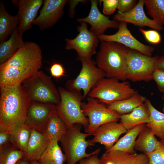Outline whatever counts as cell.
<instances>
[{
    "label": "cell",
    "mask_w": 164,
    "mask_h": 164,
    "mask_svg": "<svg viewBox=\"0 0 164 164\" xmlns=\"http://www.w3.org/2000/svg\"><path fill=\"white\" fill-rule=\"evenodd\" d=\"M42 57L40 47L36 43L24 42L14 55L0 64V87L22 84L39 71Z\"/></svg>",
    "instance_id": "obj_1"
},
{
    "label": "cell",
    "mask_w": 164,
    "mask_h": 164,
    "mask_svg": "<svg viewBox=\"0 0 164 164\" xmlns=\"http://www.w3.org/2000/svg\"><path fill=\"white\" fill-rule=\"evenodd\" d=\"M0 132H11L24 124L31 103L22 84L0 87Z\"/></svg>",
    "instance_id": "obj_2"
},
{
    "label": "cell",
    "mask_w": 164,
    "mask_h": 164,
    "mask_svg": "<svg viewBox=\"0 0 164 164\" xmlns=\"http://www.w3.org/2000/svg\"><path fill=\"white\" fill-rule=\"evenodd\" d=\"M130 50L115 42L101 41L100 50L96 57V65L105 72L107 77L125 81Z\"/></svg>",
    "instance_id": "obj_3"
},
{
    "label": "cell",
    "mask_w": 164,
    "mask_h": 164,
    "mask_svg": "<svg viewBox=\"0 0 164 164\" xmlns=\"http://www.w3.org/2000/svg\"><path fill=\"white\" fill-rule=\"evenodd\" d=\"M58 89L60 100L56 105V111L68 129L77 124L82 125L86 129L88 121L82 109V101L85 98L83 94L80 92L68 91L61 87Z\"/></svg>",
    "instance_id": "obj_4"
},
{
    "label": "cell",
    "mask_w": 164,
    "mask_h": 164,
    "mask_svg": "<svg viewBox=\"0 0 164 164\" xmlns=\"http://www.w3.org/2000/svg\"><path fill=\"white\" fill-rule=\"evenodd\" d=\"M31 101L56 105L60 101L58 89L50 77L42 71H39L22 83Z\"/></svg>",
    "instance_id": "obj_5"
},
{
    "label": "cell",
    "mask_w": 164,
    "mask_h": 164,
    "mask_svg": "<svg viewBox=\"0 0 164 164\" xmlns=\"http://www.w3.org/2000/svg\"><path fill=\"white\" fill-rule=\"evenodd\" d=\"M119 80L114 77L101 79L92 88L88 97L108 105L128 98L137 92L131 87L128 81Z\"/></svg>",
    "instance_id": "obj_6"
},
{
    "label": "cell",
    "mask_w": 164,
    "mask_h": 164,
    "mask_svg": "<svg viewBox=\"0 0 164 164\" xmlns=\"http://www.w3.org/2000/svg\"><path fill=\"white\" fill-rule=\"evenodd\" d=\"M91 135V134L82 132L80 128L74 125L68 129L67 132L60 141L66 157L67 164H76L82 159L98 154L101 150V148L90 153L86 152L88 147L94 145L90 140H86L87 137Z\"/></svg>",
    "instance_id": "obj_7"
},
{
    "label": "cell",
    "mask_w": 164,
    "mask_h": 164,
    "mask_svg": "<svg viewBox=\"0 0 164 164\" xmlns=\"http://www.w3.org/2000/svg\"><path fill=\"white\" fill-rule=\"evenodd\" d=\"M77 58L81 63V69L76 78L67 80L66 89L80 92L82 90L85 97L99 80L106 77V74L97 66L95 60L84 58Z\"/></svg>",
    "instance_id": "obj_8"
},
{
    "label": "cell",
    "mask_w": 164,
    "mask_h": 164,
    "mask_svg": "<svg viewBox=\"0 0 164 164\" xmlns=\"http://www.w3.org/2000/svg\"><path fill=\"white\" fill-rule=\"evenodd\" d=\"M159 57L157 55L147 56L130 49L126 71V79L133 82H149L152 80V75Z\"/></svg>",
    "instance_id": "obj_9"
},
{
    "label": "cell",
    "mask_w": 164,
    "mask_h": 164,
    "mask_svg": "<svg viewBox=\"0 0 164 164\" xmlns=\"http://www.w3.org/2000/svg\"><path fill=\"white\" fill-rule=\"evenodd\" d=\"M81 107L88 121L86 132L92 135L101 125L110 122L118 121L120 119L121 115L100 103L95 98L88 97L87 103L83 102Z\"/></svg>",
    "instance_id": "obj_10"
},
{
    "label": "cell",
    "mask_w": 164,
    "mask_h": 164,
    "mask_svg": "<svg viewBox=\"0 0 164 164\" xmlns=\"http://www.w3.org/2000/svg\"><path fill=\"white\" fill-rule=\"evenodd\" d=\"M80 23V25L77 28L79 33L77 36L73 39H65V49L75 50L77 58L92 59V56L97 53L96 49L99 40L88 29L86 23Z\"/></svg>",
    "instance_id": "obj_11"
},
{
    "label": "cell",
    "mask_w": 164,
    "mask_h": 164,
    "mask_svg": "<svg viewBox=\"0 0 164 164\" xmlns=\"http://www.w3.org/2000/svg\"><path fill=\"white\" fill-rule=\"evenodd\" d=\"M118 30L115 33L111 35L104 34L97 36L101 41L114 42L122 44L128 48L136 50L141 53L151 56L154 50L153 47L140 42L131 34L128 29L127 23L119 22Z\"/></svg>",
    "instance_id": "obj_12"
},
{
    "label": "cell",
    "mask_w": 164,
    "mask_h": 164,
    "mask_svg": "<svg viewBox=\"0 0 164 164\" xmlns=\"http://www.w3.org/2000/svg\"><path fill=\"white\" fill-rule=\"evenodd\" d=\"M67 0H45L38 16L32 24L37 26L41 31L53 26L63 16Z\"/></svg>",
    "instance_id": "obj_13"
},
{
    "label": "cell",
    "mask_w": 164,
    "mask_h": 164,
    "mask_svg": "<svg viewBox=\"0 0 164 164\" xmlns=\"http://www.w3.org/2000/svg\"><path fill=\"white\" fill-rule=\"evenodd\" d=\"M56 110V105L31 101L25 124L42 133L49 118Z\"/></svg>",
    "instance_id": "obj_14"
},
{
    "label": "cell",
    "mask_w": 164,
    "mask_h": 164,
    "mask_svg": "<svg viewBox=\"0 0 164 164\" xmlns=\"http://www.w3.org/2000/svg\"><path fill=\"white\" fill-rule=\"evenodd\" d=\"M91 9L88 16L84 18H77V21L89 24L91 26L90 31L97 36L104 34L108 28L118 29L119 22L111 20L101 13L97 7L98 1L91 0Z\"/></svg>",
    "instance_id": "obj_15"
},
{
    "label": "cell",
    "mask_w": 164,
    "mask_h": 164,
    "mask_svg": "<svg viewBox=\"0 0 164 164\" xmlns=\"http://www.w3.org/2000/svg\"><path fill=\"white\" fill-rule=\"evenodd\" d=\"M127 131L121 123L117 121L110 122L99 126L93 135L94 137L90 141L93 144L98 143L104 145L107 151L113 146L121 135Z\"/></svg>",
    "instance_id": "obj_16"
},
{
    "label": "cell",
    "mask_w": 164,
    "mask_h": 164,
    "mask_svg": "<svg viewBox=\"0 0 164 164\" xmlns=\"http://www.w3.org/2000/svg\"><path fill=\"white\" fill-rule=\"evenodd\" d=\"M144 0H139L136 5L129 11L121 13L118 11L114 17L119 22L130 23L140 27L147 26L155 30H162L163 27L157 24L146 15L144 9Z\"/></svg>",
    "instance_id": "obj_17"
},
{
    "label": "cell",
    "mask_w": 164,
    "mask_h": 164,
    "mask_svg": "<svg viewBox=\"0 0 164 164\" xmlns=\"http://www.w3.org/2000/svg\"><path fill=\"white\" fill-rule=\"evenodd\" d=\"M43 1V0L17 1V14L20 19L18 30L20 34L23 35L25 32L31 29L32 23L36 18L38 12Z\"/></svg>",
    "instance_id": "obj_18"
},
{
    "label": "cell",
    "mask_w": 164,
    "mask_h": 164,
    "mask_svg": "<svg viewBox=\"0 0 164 164\" xmlns=\"http://www.w3.org/2000/svg\"><path fill=\"white\" fill-rule=\"evenodd\" d=\"M120 120L128 131L139 125L149 123L151 121L150 111L144 102L131 112L121 115Z\"/></svg>",
    "instance_id": "obj_19"
},
{
    "label": "cell",
    "mask_w": 164,
    "mask_h": 164,
    "mask_svg": "<svg viewBox=\"0 0 164 164\" xmlns=\"http://www.w3.org/2000/svg\"><path fill=\"white\" fill-rule=\"evenodd\" d=\"M50 141L42 133L32 128L30 139L25 153V158L30 162L38 161Z\"/></svg>",
    "instance_id": "obj_20"
},
{
    "label": "cell",
    "mask_w": 164,
    "mask_h": 164,
    "mask_svg": "<svg viewBox=\"0 0 164 164\" xmlns=\"http://www.w3.org/2000/svg\"><path fill=\"white\" fill-rule=\"evenodd\" d=\"M151 129L146 125L139 133L135 141V150L144 154L152 152L163 144L157 139Z\"/></svg>",
    "instance_id": "obj_21"
},
{
    "label": "cell",
    "mask_w": 164,
    "mask_h": 164,
    "mask_svg": "<svg viewBox=\"0 0 164 164\" xmlns=\"http://www.w3.org/2000/svg\"><path fill=\"white\" fill-rule=\"evenodd\" d=\"M68 128L65 122L55 111L50 116L42 133L49 140L60 141Z\"/></svg>",
    "instance_id": "obj_22"
},
{
    "label": "cell",
    "mask_w": 164,
    "mask_h": 164,
    "mask_svg": "<svg viewBox=\"0 0 164 164\" xmlns=\"http://www.w3.org/2000/svg\"><path fill=\"white\" fill-rule=\"evenodd\" d=\"M17 28L9 39L0 43V63H2L11 57L24 45L22 35Z\"/></svg>",
    "instance_id": "obj_23"
},
{
    "label": "cell",
    "mask_w": 164,
    "mask_h": 164,
    "mask_svg": "<svg viewBox=\"0 0 164 164\" xmlns=\"http://www.w3.org/2000/svg\"><path fill=\"white\" fill-rule=\"evenodd\" d=\"M20 23L17 14L14 16L10 15L5 10L2 1L0 2V43L4 41L11 36Z\"/></svg>",
    "instance_id": "obj_24"
},
{
    "label": "cell",
    "mask_w": 164,
    "mask_h": 164,
    "mask_svg": "<svg viewBox=\"0 0 164 164\" xmlns=\"http://www.w3.org/2000/svg\"><path fill=\"white\" fill-rule=\"evenodd\" d=\"M145 125V124H140L128 130L111 148L107 151L119 150L130 153H135L134 149L135 141Z\"/></svg>",
    "instance_id": "obj_25"
},
{
    "label": "cell",
    "mask_w": 164,
    "mask_h": 164,
    "mask_svg": "<svg viewBox=\"0 0 164 164\" xmlns=\"http://www.w3.org/2000/svg\"><path fill=\"white\" fill-rule=\"evenodd\" d=\"M146 99L137 92L130 97L113 102L108 104L107 107L122 115L131 112L144 103Z\"/></svg>",
    "instance_id": "obj_26"
},
{
    "label": "cell",
    "mask_w": 164,
    "mask_h": 164,
    "mask_svg": "<svg viewBox=\"0 0 164 164\" xmlns=\"http://www.w3.org/2000/svg\"><path fill=\"white\" fill-rule=\"evenodd\" d=\"M66 160L58 142L52 140L37 161L39 164H64Z\"/></svg>",
    "instance_id": "obj_27"
},
{
    "label": "cell",
    "mask_w": 164,
    "mask_h": 164,
    "mask_svg": "<svg viewBox=\"0 0 164 164\" xmlns=\"http://www.w3.org/2000/svg\"><path fill=\"white\" fill-rule=\"evenodd\" d=\"M138 154L119 150L106 151L101 156L100 164H133Z\"/></svg>",
    "instance_id": "obj_28"
},
{
    "label": "cell",
    "mask_w": 164,
    "mask_h": 164,
    "mask_svg": "<svg viewBox=\"0 0 164 164\" xmlns=\"http://www.w3.org/2000/svg\"><path fill=\"white\" fill-rule=\"evenodd\" d=\"M145 102L148 107L151 113V121L146 124L154 135L161 141L164 140V113L157 110L150 101L146 99Z\"/></svg>",
    "instance_id": "obj_29"
},
{
    "label": "cell",
    "mask_w": 164,
    "mask_h": 164,
    "mask_svg": "<svg viewBox=\"0 0 164 164\" xmlns=\"http://www.w3.org/2000/svg\"><path fill=\"white\" fill-rule=\"evenodd\" d=\"M32 129L24 124L10 132V142L16 148L24 153L30 139Z\"/></svg>",
    "instance_id": "obj_30"
},
{
    "label": "cell",
    "mask_w": 164,
    "mask_h": 164,
    "mask_svg": "<svg viewBox=\"0 0 164 164\" xmlns=\"http://www.w3.org/2000/svg\"><path fill=\"white\" fill-rule=\"evenodd\" d=\"M24 157V152L11 142L0 148V164H17Z\"/></svg>",
    "instance_id": "obj_31"
},
{
    "label": "cell",
    "mask_w": 164,
    "mask_h": 164,
    "mask_svg": "<svg viewBox=\"0 0 164 164\" xmlns=\"http://www.w3.org/2000/svg\"><path fill=\"white\" fill-rule=\"evenodd\" d=\"M148 14L159 25H164V0H144Z\"/></svg>",
    "instance_id": "obj_32"
},
{
    "label": "cell",
    "mask_w": 164,
    "mask_h": 164,
    "mask_svg": "<svg viewBox=\"0 0 164 164\" xmlns=\"http://www.w3.org/2000/svg\"><path fill=\"white\" fill-rule=\"evenodd\" d=\"M145 154L149 158L148 164H164L163 144L161 146L153 152Z\"/></svg>",
    "instance_id": "obj_33"
},
{
    "label": "cell",
    "mask_w": 164,
    "mask_h": 164,
    "mask_svg": "<svg viewBox=\"0 0 164 164\" xmlns=\"http://www.w3.org/2000/svg\"><path fill=\"white\" fill-rule=\"evenodd\" d=\"M139 30L144 36L145 39L150 43L153 44H158L161 42V36L157 30H146L141 28H139Z\"/></svg>",
    "instance_id": "obj_34"
},
{
    "label": "cell",
    "mask_w": 164,
    "mask_h": 164,
    "mask_svg": "<svg viewBox=\"0 0 164 164\" xmlns=\"http://www.w3.org/2000/svg\"><path fill=\"white\" fill-rule=\"evenodd\" d=\"M103 3L102 12L104 15H109L113 14L117 7L119 0H99Z\"/></svg>",
    "instance_id": "obj_35"
},
{
    "label": "cell",
    "mask_w": 164,
    "mask_h": 164,
    "mask_svg": "<svg viewBox=\"0 0 164 164\" xmlns=\"http://www.w3.org/2000/svg\"><path fill=\"white\" fill-rule=\"evenodd\" d=\"M138 2L136 0H119L117 7L118 11L121 13L128 12L136 5Z\"/></svg>",
    "instance_id": "obj_36"
},
{
    "label": "cell",
    "mask_w": 164,
    "mask_h": 164,
    "mask_svg": "<svg viewBox=\"0 0 164 164\" xmlns=\"http://www.w3.org/2000/svg\"><path fill=\"white\" fill-rule=\"evenodd\" d=\"M152 79L156 83L160 91L164 92V70L155 69L152 75Z\"/></svg>",
    "instance_id": "obj_37"
},
{
    "label": "cell",
    "mask_w": 164,
    "mask_h": 164,
    "mask_svg": "<svg viewBox=\"0 0 164 164\" xmlns=\"http://www.w3.org/2000/svg\"><path fill=\"white\" fill-rule=\"evenodd\" d=\"M50 72L52 76L56 78H60L65 75L64 69L61 64L55 63L51 66Z\"/></svg>",
    "instance_id": "obj_38"
},
{
    "label": "cell",
    "mask_w": 164,
    "mask_h": 164,
    "mask_svg": "<svg viewBox=\"0 0 164 164\" xmlns=\"http://www.w3.org/2000/svg\"><path fill=\"white\" fill-rule=\"evenodd\" d=\"M97 154H94L80 160L79 164H100V159Z\"/></svg>",
    "instance_id": "obj_39"
},
{
    "label": "cell",
    "mask_w": 164,
    "mask_h": 164,
    "mask_svg": "<svg viewBox=\"0 0 164 164\" xmlns=\"http://www.w3.org/2000/svg\"><path fill=\"white\" fill-rule=\"evenodd\" d=\"M10 132H0V148L10 143Z\"/></svg>",
    "instance_id": "obj_40"
},
{
    "label": "cell",
    "mask_w": 164,
    "mask_h": 164,
    "mask_svg": "<svg viewBox=\"0 0 164 164\" xmlns=\"http://www.w3.org/2000/svg\"><path fill=\"white\" fill-rule=\"evenodd\" d=\"M149 159L145 154L141 153L138 154L137 158L133 164H148Z\"/></svg>",
    "instance_id": "obj_41"
},
{
    "label": "cell",
    "mask_w": 164,
    "mask_h": 164,
    "mask_svg": "<svg viewBox=\"0 0 164 164\" xmlns=\"http://www.w3.org/2000/svg\"><path fill=\"white\" fill-rule=\"evenodd\" d=\"M155 69L164 70V55L159 57L155 64Z\"/></svg>",
    "instance_id": "obj_42"
},
{
    "label": "cell",
    "mask_w": 164,
    "mask_h": 164,
    "mask_svg": "<svg viewBox=\"0 0 164 164\" xmlns=\"http://www.w3.org/2000/svg\"><path fill=\"white\" fill-rule=\"evenodd\" d=\"M17 164H30V161L24 157L20 159Z\"/></svg>",
    "instance_id": "obj_43"
},
{
    "label": "cell",
    "mask_w": 164,
    "mask_h": 164,
    "mask_svg": "<svg viewBox=\"0 0 164 164\" xmlns=\"http://www.w3.org/2000/svg\"><path fill=\"white\" fill-rule=\"evenodd\" d=\"M30 164H39L37 161L33 160L30 162Z\"/></svg>",
    "instance_id": "obj_44"
},
{
    "label": "cell",
    "mask_w": 164,
    "mask_h": 164,
    "mask_svg": "<svg viewBox=\"0 0 164 164\" xmlns=\"http://www.w3.org/2000/svg\"><path fill=\"white\" fill-rule=\"evenodd\" d=\"M162 110L163 112V113H164V105H163Z\"/></svg>",
    "instance_id": "obj_45"
},
{
    "label": "cell",
    "mask_w": 164,
    "mask_h": 164,
    "mask_svg": "<svg viewBox=\"0 0 164 164\" xmlns=\"http://www.w3.org/2000/svg\"><path fill=\"white\" fill-rule=\"evenodd\" d=\"M161 142L163 143V144L164 145V140H162V141L161 140Z\"/></svg>",
    "instance_id": "obj_46"
},
{
    "label": "cell",
    "mask_w": 164,
    "mask_h": 164,
    "mask_svg": "<svg viewBox=\"0 0 164 164\" xmlns=\"http://www.w3.org/2000/svg\"><path fill=\"white\" fill-rule=\"evenodd\" d=\"M162 99L164 100V95L162 97Z\"/></svg>",
    "instance_id": "obj_47"
}]
</instances>
